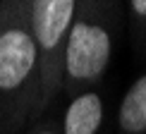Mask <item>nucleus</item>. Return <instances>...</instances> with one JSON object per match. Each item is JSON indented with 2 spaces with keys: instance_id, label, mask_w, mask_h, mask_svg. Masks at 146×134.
I'll return each mask as SVG.
<instances>
[{
  "instance_id": "obj_1",
  "label": "nucleus",
  "mask_w": 146,
  "mask_h": 134,
  "mask_svg": "<svg viewBox=\"0 0 146 134\" xmlns=\"http://www.w3.org/2000/svg\"><path fill=\"white\" fill-rule=\"evenodd\" d=\"M113 53L110 34L98 24L77 22L72 24L65 46V67L72 79L91 82L108 70Z\"/></svg>"
},
{
  "instance_id": "obj_2",
  "label": "nucleus",
  "mask_w": 146,
  "mask_h": 134,
  "mask_svg": "<svg viewBox=\"0 0 146 134\" xmlns=\"http://www.w3.org/2000/svg\"><path fill=\"white\" fill-rule=\"evenodd\" d=\"M38 46L24 29H7L0 34V91L19 89L31 74Z\"/></svg>"
},
{
  "instance_id": "obj_3",
  "label": "nucleus",
  "mask_w": 146,
  "mask_h": 134,
  "mask_svg": "<svg viewBox=\"0 0 146 134\" xmlns=\"http://www.w3.org/2000/svg\"><path fill=\"white\" fill-rule=\"evenodd\" d=\"M31 36L36 46L43 50H53L62 34L72 29L77 5L72 0H38L31 5Z\"/></svg>"
},
{
  "instance_id": "obj_4",
  "label": "nucleus",
  "mask_w": 146,
  "mask_h": 134,
  "mask_svg": "<svg viewBox=\"0 0 146 134\" xmlns=\"http://www.w3.org/2000/svg\"><path fill=\"white\" fill-rule=\"evenodd\" d=\"M103 122V101L98 94L86 91L70 103L65 113V134H96Z\"/></svg>"
},
{
  "instance_id": "obj_5",
  "label": "nucleus",
  "mask_w": 146,
  "mask_h": 134,
  "mask_svg": "<svg viewBox=\"0 0 146 134\" xmlns=\"http://www.w3.org/2000/svg\"><path fill=\"white\" fill-rule=\"evenodd\" d=\"M117 122H120V129L127 134L146 132V74L139 77L127 89L117 110Z\"/></svg>"
},
{
  "instance_id": "obj_6",
  "label": "nucleus",
  "mask_w": 146,
  "mask_h": 134,
  "mask_svg": "<svg viewBox=\"0 0 146 134\" xmlns=\"http://www.w3.org/2000/svg\"><path fill=\"white\" fill-rule=\"evenodd\" d=\"M129 7L134 10V15L146 17V0H132V5H129Z\"/></svg>"
},
{
  "instance_id": "obj_7",
  "label": "nucleus",
  "mask_w": 146,
  "mask_h": 134,
  "mask_svg": "<svg viewBox=\"0 0 146 134\" xmlns=\"http://www.w3.org/2000/svg\"><path fill=\"white\" fill-rule=\"evenodd\" d=\"M38 134H55V132H48V129H46V132H38Z\"/></svg>"
}]
</instances>
